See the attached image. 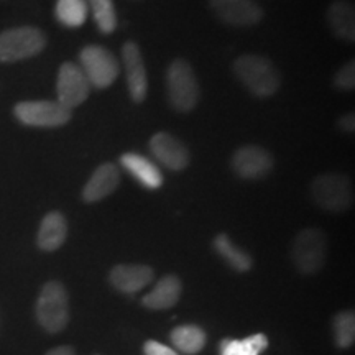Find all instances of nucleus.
<instances>
[{"label":"nucleus","mask_w":355,"mask_h":355,"mask_svg":"<svg viewBox=\"0 0 355 355\" xmlns=\"http://www.w3.org/2000/svg\"><path fill=\"white\" fill-rule=\"evenodd\" d=\"M234 73L252 94L270 97L282 86V76L270 60L259 55H243L234 61Z\"/></svg>","instance_id":"nucleus-1"},{"label":"nucleus","mask_w":355,"mask_h":355,"mask_svg":"<svg viewBox=\"0 0 355 355\" xmlns=\"http://www.w3.org/2000/svg\"><path fill=\"white\" fill-rule=\"evenodd\" d=\"M35 316L40 326L50 334L64 331L69 322V298L63 283H44L35 306Z\"/></svg>","instance_id":"nucleus-2"},{"label":"nucleus","mask_w":355,"mask_h":355,"mask_svg":"<svg viewBox=\"0 0 355 355\" xmlns=\"http://www.w3.org/2000/svg\"><path fill=\"white\" fill-rule=\"evenodd\" d=\"M311 196L321 209L327 212L349 211L354 204L352 181L339 173L319 175L311 183Z\"/></svg>","instance_id":"nucleus-3"},{"label":"nucleus","mask_w":355,"mask_h":355,"mask_svg":"<svg viewBox=\"0 0 355 355\" xmlns=\"http://www.w3.org/2000/svg\"><path fill=\"white\" fill-rule=\"evenodd\" d=\"M166 91L171 107L189 112L199 102V84L194 69L186 60H175L166 71Z\"/></svg>","instance_id":"nucleus-4"},{"label":"nucleus","mask_w":355,"mask_h":355,"mask_svg":"<svg viewBox=\"0 0 355 355\" xmlns=\"http://www.w3.org/2000/svg\"><path fill=\"white\" fill-rule=\"evenodd\" d=\"M46 46V37L35 26H19L0 33V61L15 63L37 56Z\"/></svg>","instance_id":"nucleus-5"},{"label":"nucleus","mask_w":355,"mask_h":355,"mask_svg":"<svg viewBox=\"0 0 355 355\" xmlns=\"http://www.w3.org/2000/svg\"><path fill=\"white\" fill-rule=\"evenodd\" d=\"M326 235L318 229H304L291 245V260L300 273L314 275L326 263Z\"/></svg>","instance_id":"nucleus-6"},{"label":"nucleus","mask_w":355,"mask_h":355,"mask_svg":"<svg viewBox=\"0 0 355 355\" xmlns=\"http://www.w3.org/2000/svg\"><path fill=\"white\" fill-rule=\"evenodd\" d=\"M79 61H81L79 68L86 74L91 87H109L121 73L117 58L107 48L99 46V44H89L83 48V51L79 53Z\"/></svg>","instance_id":"nucleus-7"},{"label":"nucleus","mask_w":355,"mask_h":355,"mask_svg":"<svg viewBox=\"0 0 355 355\" xmlns=\"http://www.w3.org/2000/svg\"><path fill=\"white\" fill-rule=\"evenodd\" d=\"M15 117L30 127H61L71 121V110L60 102L53 101H25L15 105Z\"/></svg>","instance_id":"nucleus-8"},{"label":"nucleus","mask_w":355,"mask_h":355,"mask_svg":"<svg viewBox=\"0 0 355 355\" xmlns=\"http://www.w3.org/2000/svg\"><path fill=\"white\" fill-rule=\"evenodd\" d=\"M91 84H89L86 74L83 69L74 63L61 64L58 71V102L66 109L73 110L78 105H81L87 99Z\"/></svg>","instance_id":"nucleus-9"},{"label":"nucleus","mask_w":355,"mask_h":355,"mask_svg":"<svg viewBox=\"0 0 355 355\" xmlns=\"http://www.w3.org/2000/svg\"><path fill=\"white\" fill-rule=\"evenodd\" d=\"M230 166L242 180H261L272 173L273 157L261 146L247 145L234 153Z\"/></svg>","instance_id":"nucleus-10"},{"label":"nucleus","mask_w":355,"mask_h":355,"mask_svg":"<svg viewBox=\"0 0 355 355\" xmlns=\"http://www.w3.org/2000/svg\"><path fill=\"white\" fill-rule=\"evenodd\" d=\"M216 17L232 26H254L263 19V10L254 0H209Z\"/></svg>","instance_id":"nucleus-11"},{"label":"nucleus","mask_w":355,"mask_h":355,"mask_svg":"<svg viewBox=\"0 0 355 355\" xmlns=\"http://www.w3.org/2000/svg\"><path fill=\"white\" fill-rule=\"evenodd\" d=\"M122 61L123 68H125L127 86L132 101L140 104V102L146 99V94H148V78H146V68L139 44L133 42H127L123 44Z\"/></svg>","instance_id":"nucleus-12"},{"label":"nucleus","mask_w":355,"mask_h":355,"mask_svg":"<svg viewBox=\"0 0 355 355\" xmlns=\"http://www.w3.org/2000/svg\"><path fill=\"white\" fill-rule=\"evenodd\" d=\"M153 157L171 171H183L189 165V152L186 145L166 132L155 133L150 140Z\"/></svg>","instance_id":"nucleus-13"},{"label":"nucleus","mask_w":355,"mask_h":355,"mask_svg":"<svg viewBox=\"0 0 355 355\" xmlns=\"http://www.w3.org/2000/svg\"><path fill=\"white\" fill-rule=\"evenodd\" d=\"M155 278L153 268L146 265H115L109 273V282L115 290L135 295L152 283Z\"/></svg>","instance_id":"nucleus-14"},{"label":"nucleus","mask_w":355,"mask_h":355,"mask_svg":"<svg viewBox=\"0 0 355 355\" xmlns=\"http://www.w3.org/2000/svg\"><path fill=\"white\" fill-rule=\"evenodd\" d=\"M121 184V171L114 163H104L92 173L83 189V199L86 202H97L110 196Z\"/></svg>","instance_id":"nucleus-15"},{"label":"nucleus","mask_w":355,"mask_h":355,"mask_svg":"<svg viewBox=\"0 0 355 355\" xmlns=\"http://www.w3.org/2000/svg\"><path fill=\"white\" fill-rule=\"evenodd\" d=\"M181 291H183V285L181 279L176 275H165L157 286L153 288L148 295L144 296L141 304L148 309L155 311H165L175 306L181 298Z\"/></svg>","instance_id":"nucleus-16"},{"label":"nucleus","mask_w":355,"mask_h":355,"mask_svg":"<svg viewBox=\"0 0 355 355\" xmlns=\"http://www.w3.org/2000/svg\"><path fill=\"white\" fill-rule=\"evenodd\" d=\"M68 237V222L61 212L53 211L43 217L40 224L37 243L43 252H55Z\"/></svg>","instance_id":"nucleus-17"},{"label":"nucleus","mask_w":355,"mask_h":355,"mask_svg":"<svg viewBox=\"0 0 355 355\" xmlns=\"http://www.w3.org/2000/svg\"><path fill=\"white\" fill-rule=\"evenodd\" d=\"M121 165L135 178L141 186L148 189H157L163 184V176L162 171L158 170V166L153 162H150L148 158L141 157V155L135 152L123 153L121 157Z\"/></svg>","instance_id":"nucleus-18"},{"label":"nucleus","mask_w":355,"mask_h":355,"mask_svg":"<svg viewBox=\"0 0 355 355\" xmlns=\"http://www.w3.org/2000/svg\"><path fill=\"white\" fill-rule=\"evenodd\" d=\"M327 24L334 37L352 43L355 40V10L349 0H334L327 8Z\"/></svg>","instance_id":"nucleus-19"},{"label":"nucleus","mask_w":355,"mask_h":355,"mask_svg":"<svg viewBox=\"0 0 355 355\" xmlns=\"http://www.w3.org/2000/svg\"><path fill=\"white\" fill-rule=\"evenodd\" d=\"M212 247H214L216 254L222 257V260L225 261L229 266H232L235 272L245 273L252 268L254 260L247 254L245 250H242L241 247H237L234 243L232 239L227 234H219L216 235L214 241H212Z\"/></svg>","instance_id":"nucleus-20"},{"label":"nucleus","mask_w":355,"mask_h":355,"mask_svg":"<svg viewBox=\"0 0 355 355\" xmlns=\"http://www.w3.org/2000/svg\"><path fill=\"white\" fill-rule=\"evenodd\" d=\"M171 344L183 354H199L206 345V332L196 324H183L171 331Z\"/></svg>","instance_id":"nucleus-21"},{"label":"nucleus","mask_w":355,"mask_h":355,"mask_svg":"<svg viewBox=\"0 0 355 355\" xmlns=\"http://www.w3.org/2000/svg\"><path fill=\"white\" fill-rule=\"evenodd\" d=\"M87 12L89 7L86 0H56V20L68 28H78V26L84 25L87 19Z\"/></svg>","instance_id":"nucleus-22"},{"label":"nucleus","mask_w":355,"mask_h":355,"mask_svg":"<svg viewBox=\"0 0 355 355\" xmlns=\"http://www.w3.org/2000/svg\"><path fill=\"white\" fill-rule=\"evenodd\" d=\"M266 345H268L266 337L263 334H255L243 340L224 339L220 343L219 352L220 355H260Z\"/></svg>","instance_id":"nucleus-23"},{"label":"nucleus","mask_w":355,"mask_h":355,"mask_svg":"<svg viewBox=\"0 0 355 355\" xmlns=\"http://www.w3.org/2000/svg\"><path fill=\"white\" fill-rule=\"evenodd\" d=\"M332 331L337 347L349 349L355 343V314L352 309L343 311L332 319Z\"/></svg>","instance_id":"nucleus-24"},{"label":"nucleus","mask_w":355,"mask_h":355,"mask_svg":"<svg viewBox=\"0 0 355 355\" xmlns=\"http://www.w3.org/2000/svg\"><path fill=\"white\" fill-rule=\"evenodd\" d=\"M87 7L92 10V17L97 28L109 35L117 28V13L112 0H87Z\"/></svg>","instance_id":"nucleus-25"},{"label":"nucleus","mask_w":355,"mask_h":355,"mask_svg":"<svg viewBox=\"0 0 355 355\" xmlns=\"http://www.w3.org/2000/svg\"><path fill=\"white\" fill-rule=\"evenodd\" d=\"M334 86L340 91H354L355 87V63L349 61L340 69L337 71L334 76Z\"/></svg>","instance_id":"nucleus-26"},{"label":"nucleus","mask_w":355,"mask_h":355,"mask_svg":"<svg viewBox=\"0 0 355 355\" xmlns=\"http://www.w3.org/2000/svg\"><path fill=\"white\" fill-rule=\"evenodd\" d=\"M145 355H180L176 350H173L165 344H159L157 340H146L144 345Z\"/></svg>","instance_id":"nucleus-27"},{"label":"nucleus","mask_w":355,"mask_h":355,"mask_svg":"<svg viewBox=\"0 0 355 355\" xmlns=\"http://www.w3.org/2000/svg\"><path fill=\"white\" fill-rule=\"evenodd\" d=\"M339 128L344 132H354L355 130V115L354 114H344L339 119Z\"/></svg>","instance_id":"nucleus-28"},{"label":"nucleus","mask_w":355,"mask_h":355,"mask_svg":"<svg viewBox=\"0 0 355 355\" xmlns=\"http://www.w3.org/2000/svg\"><path fill=\"white\" fill-rule=\"evenodd\" d=\"M44 355H76V352H74V349L69 347V345H60V347L48 350Z\"/></svg>","instance_id":"nucleus-29"}]
</instances>
